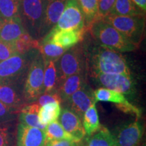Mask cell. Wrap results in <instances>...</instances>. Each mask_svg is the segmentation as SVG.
Instances as JSON below:
<instances>
[{
  "instance_id": "obj_1",
  "label": "cell",
  "mask_w": 146,
  "mask_h": 146,
  "mask_svg": "<svg viewBox=\"0 0 146 146\" xmlns=\"http://www.w3.org/2000/svg\"><path fill=\"white\" fill-rule=\"evenodd\" d=\"M93 37L102 47L118 52L135 50L138 46L124 36L118 31L102 20H96L89 26Z\"/></svg>"
},
{
  "instance_id": "obj_2",
  "label": "cell",
  "mask_w": 146,
  "mask_h": 146,
  "mask_svg": "<svg viewBox=\"0 0 146 146\" xmlns=\"http://www.w3.org/2000/svg\"><path fill=\"white\" fill-rule=\"evenodd\" d=\"M92 71L96 74H122L131 75V71L125 58L120 52L100 47L91 59Z\"/></svg>"
},
{
  "instance_id": "obj_3",
  "label": "cell",
  "mask_w": 146,
  "mask_h": 146,
  "mask_svg": "<svg viewBox=\"0 0 146 146\" xmlns=\"http://www.w3.org/2000/svg\"><path fill=\"white\" fill-rule=\"evenodd\" d=\"M102 20L112 26L137 46L141 42L145 29L144 16H118L109 14Z\"/></svg>"
},
{
  "instance_id": "obj_4",
  "label": "cell",
  "mask_w": 146,
  "mask_h": 146,
  "mask_svg": "<svg viewBox=\"0 0 146 146\" xmlns=\"http://www.w3.org/2000/svg\"><path fill=\"white\" fill-rule=\"evenodd\" d=\"M44 66L41 55H36L32 61L25 82L24 95L27 101L33 102L43 94Z\"/></svg>"
},
{
  "instance_id": "obj_5",
  "label": "cell",
  "mask_w": 146,
  "mask_h": 146,
  "mask_svg": "<svg viewBox=\"0 0 146 146\" xmlns=\"http://www.w3.org/2000/svg\"><path fill=\"white\" fill-rule=\"evenodd\" d=\"M58 74V87L68 76L81 73L83 61L81 52L77 48L70 47L55 61ZM58 89V88H57Z\"/></svg>"
},
{
  "instance_id": "obj_6",
  "label": "cell",
  "mask_w": 146,
  "mask_h": 146,
  "mask_svg": "<svg viewBox=\"0 0 146 146\" xmlns=\"http://www.w3.org/2000/svg\"><path fill=\"white\" fill-rule=\"evenodd\" d=\"M45 12V0H21V14L33 36L40 37Z\"/></svg>"
},
{
  "instance_id": "obj_7",
  "label": "cell",
  "mask_w": 146,
  "mask_h": 146,
  "mask_svg": "<svg viewBox=\"0 0 146 146\" xmlns=\"http://www.w3.org/2000/svg\"><path fill=\"white\" fill-rule=\"evenodd\" d=\"M85 28V18L78 1L66 0L62 13L56 25L52 29L70 30V29H82Z\"/></svg>"
},
{
  "instance_id": "obj_8",
  "label": "cell",
  "mask_w": 146,
  "mask_h": 146,
  "mask_svg": "<svg viewBox=\"0 0 146 146\" xmlns=\"http://www.w3.org/2000/svg\"><path fill=\"white\" fill-rule=\"evenodd\" d=\"M94 75L97 81L104 88L123 95L133 94L134 92V81L131 75L122 74H96Z\"/></svg>"
},
{
  "instance_id": "obj_9",
  "label": "cell",
  "mask_w": 146,
  "mask_h": 146,
  "mask_svg": "<svg viewBox=\"0 0 146 146\" xmlns=\"http://www.w3.org/2000/svg\"><path fill=\"white\" fill-rule=\"evenodd\" d=\"M94 98L96 102H106L114 104L118 109L127 114L136 115L137 117H139L141 111L137 107L131 104L125 95L120 94L117 91L111 89L100 87L94 91Z\"/></svg>"
},
{
  "instance_id": "obj_10",
  "label": "cell",
  "mask_w": 146,
  "mask_h": 146,
  "mask_svg": "<svg viewBox=\"0 0 146 146\" xmlns=\"http://www.w3.org/2000/svg\"><path fill=\"white\" fill-rule=\"evenodd\" d=\"M85 28L70 30H54L47 34L41 42H49L64 48L70 49L83 39Z\"/></svg>"
},
{
  "instance_id": "obj_11",
  "label": "cell",
  "mask_w": 146,
  "mask_h": 146,
  "mask_svg": "<svg viewBox=\"0 0 146 146\" xmlns=\"http://www.w3.org/2000/svg\"><path fill=\"white\" fill-rule=\"evenodd\" d=\"M66 0H45V12L40 32V37H44L51 31L64 9Z\"/></svg>"
},
{
  "instance_id": "obj_12",
  "label": "cell",
  "mask_w": 146,
  "mask_h": 146,
  "mask_svg": "<svg viewBox=\"0 0 146 146\" xmlns=\"http://www.w3.org/2000/svg\"><path fill=\"white\" fill-rule=\"evenodd\" d=\"M68 102L71 110L81 118L89 107L92 104L96 103L94 91L85 83L70 96Z\"/></svg>"
},
{
  "instance_id": "obj_13",
  "label": "cell",
  "mask_w": 146,
  "mask_h": 146,
  "mask_svg": "<svg viewBox=\"0 0 146 146\" xmlns=\"http://www.w3.org/2000/svg\"><path fill=\"white\" fill-rule=\"evenodd\" d=\"M26 54H16L8 59L0 62V83L19 76L27 67Z\"/></svg>"
},
{
  "instance_id": "obj_14",
  "label": "cell",
  "mask_w": 146,
  "mask_h": 146,
  "mask_svg": "<svg viewBox=\"0 0 146 146\" xmlns=\"http://www.w3.org/2000/svg\"><path fill=\"white\" fill-rule=\"evenodd\" d=\"M45 143L44 130L21 123L18 125L16 146H44Z\"/></svg>"
},
{
  "instance_id": "obj_15",
  "label": "cell",
  "mask_w": 146,
  "mask_h": 146,
  "mask_svg": "<svg viewBox=\"0 0 146 146\" xmlns=\"http://www.w3.org/2000/svg\"><path fill=\"white\" fill-rule=\"evenodd\" d=\"M143 126L136 121L124 125L114 137L116 146H137L143 135Z\"/></svg>"
},
{
  "instance_id": "obj_16",
  "label": "cell",
  "mask_w": 146,
  "mask_h": 146,
  "mask_svg": "<svg viewBox=\"0 0 146 146\" xmlns=\"http://www.w3.org/2000/svg\"><path fill=\"white\" fill-rule=\"evenodd\" d=\"M59 122L62 127L74 137L78 142L83 139L86 133L84 130L81 119L77 114L70 109L64 108L61 111L59 116Z\"/></svg>"
},
{
  "instance_id": "obj_17",
  "label": "cell",
  "mask_w": 146,
  "mask_h": 146,
  "mask_svg": "<svg viewBox=\"0 0 146 146\" xmlns=\"http://www.w3.org/2000/svg\"><path fill=\"white\" fill-rule=\"evenodd\" d=\"M26 32L21 16L1 20L0 23V40L13 43Z\"/></svg>"
},
{
  "instance_id": "obj_18",
  "label": "cell",
  "mask_w": 146,
  "mask_h": 146,
  "mask_svg": "<svg viewBox=\"0 0 146 146\" xmlns=\"http://www.w3.org/2000/svg\"><path fill=\"white\" fill-rule=\"evenodd\" d=\"M84 78L81 73L68 76L63 81L58 87V91L62 101L68 102L70 96L80 89L83 85Z\"/></svg>"
},
{
  "instance_id": "obj_19",
  "label": "cell",
  "mask_w": 146,
  "mask_h": 146,
  "mask_svg": "<svg viewBox=\"0 0 146 146\" xmlns=\"http://www.w3.org/2000/svg\"><path fill=\"white\" fill-rule=\"evenodd\" d=\"M40 106L36 103H33L22 109L19 116L20 123L23 125L45 130L46 126L40 124L38 118V113Z\"/></svg>"
},
{
  "instance_id": "obj_20",
  "label": "cell",
  "mask_w": 146,
  "mask_h": 146,
  "mask_svg": "<svg viewBox=\"0 0 146 146\" xmlns=\"http://www.w3.org/2000/svg\"><path fill=\"white\" fill-rule=\"evenodd\" d=\"M43 94L56 91L58 88V74L54 60L44 61Z\"/></svg>"
},
{
  "instance_id": "obj_21",
  "label": "cell",
  "mask_w": 146,
  "mask_h": 146,
  "mask_svg": "<svg viewBox=\"0 0 146 146\" xmlns=\"http://www.w3.org/2000/svg\"><path fill=\"white\" fill-rule=\"evenodd\" d=\"M61 111L60 104L58 102H52L41 106L38 113V118L40 124L47 126L52 122L57 120Z\"/></svg>"
},
{
  "instance_id": "obj_22",
  "label": "cell",
  "mask_w": 146,
  "mask_h": 146,
  "mask_svg": "<svg viewBox=\"0 0 146 146\" xmlns=\"http://www.w3.org/2000/svg\"><path fill=\"white\" fill-rule=\"evenodd\" d=\"M144 12L133 2L132 0H116L110 14L118 16H144Z\"/></svg>"
},
{
  "instance_id": "obj_23",
  "label": "cell",
  "mask_w": 146,
  "mask_h": 146,
  "mask_svg": "<svg viewBox=\"0 0 146 146\" xmlns=\"http://www.w3.org/2000/svg\"><path fill=\"white\" fill-rule=\"evenodd\" d=\"M45 142L53 141V140H70L77 142L75 138L71 135L70 133L65 131L59 121L52 122L47 125L45 129Z\"/></svg>"
},
{
  "instance_id": "obj_24",
  "label": "cell",
  "mask_w": 146,
  "mask_h": 146,
  "mask_svg": "<svg viewBox=\"0 0 146 146\" xmlns=\"http://www.w3.org/2000/svg\"><path fill=\"white\" fill-rule=\"evenodd\" d=\"M96 103L92 104L85 111L83 116V126L85 133L91 135L101 127L99 116L96 108Z\"/></svg>"
},
{
  "instance_id": "obj_25",
  "label": "cell",
  "mask_w": 146,
  "mask_h": 146,
  "mask_svg": "<svg viewBox=\"0 0 146 146\" xmlns=\"http://www.w3.org/2000/svg\"><path fill=\"white\" fill-rule=\"evenodd\" d=\"M86 146H116V144L111 133L107 129L101 127L89 136Z\"/></svg>"
},
{
  "instance_id": "obj_26",
  "label": "cell",
  "mask_w": 146,
  "mask_h": 146,
  "mask_svg": "<svg viewBox=\"0 0 146 146\" xmlns=\"http://www.w3.org/2000/svg\"><path fill=\"white\" fill-rule=\"evenodd\" d=\"M13 44L17 54H25L32 49H39L40 41L34 39V37L26 31L13 42Z\"/></svg>"
},
{
  "instance_id": "obj_27",
  "label": "cell",
  "mask_w": 146,
  "mask_h": 146,
  "mask_svg": "<svg viewBox=\"0 0 146 146\" xmlns=\"http://www.w3.org/2000/svg\"><path fill=\"white\" fill-rule=\"evenodd\" d=\"M38 50L44 61H56L68 49L64 48L49 42H40V45Z\"/></svg>"
},
{
  "instance_id": "obj_28",
  "label": "cell",
  "mask_w": 146,
  "mask_h": 146,
  "mask_svg": "<svg viewBox=\"0 0 146 146\" xmlns=\"http://www.w3.org/2000/svg\"><path fill=\"white\" fill-rule=\"evenodd\" d=\"M0 102L8 107L14 108L20 104L19 97L12 87L5 83H0Z\"/></svg>"
},
{
  "instance_id": "obj_29",
  "label": "cell",
  "mask_w": 146,
  "mask_h": 146,
  "mask_svg": "<svg viewBox=\"0 0 146 146\" xmlns=\"http://www.w3.org/2000/svg\"><path fill=\"white\" fill-rule=\"evenodd\" d=\"M21 0H0V18L8 19L21 16Z\"/></svg>"
},
{
  "instance_id": "obj_30",
  "label": "cell",
  "mask_w": 146,
  "mask_h": 146,
  "mask_svg": "<svg viewBox=\"0 0 146 146\" xmlns=\"http://www.w3.org/2000/svg\"><path fill=\"white\" fill-rule=\"evenodd\" d=\"M88 27L98 19V0H77Z\"/></svg>"
},
{
  "instance_id": "obj_31",
  "label": "cell",
  "mask_w": 146,
  "mask_h": 146,
  "mask_svg": "<svg viewBox=\"0 0 146 146\" xmlns=\"http://www.w3.org/2000/svg\"><path fill=\"white\" fill-rule=\"evenodd\" d=\"M36 100L37 102L36 103L39 106L40 108L47 104L52 103V102H58L60 104L63 102L58 91L57 92L53 91L51 93H44Z\"/></svg>"
},
{
  "instance_id": "obj_32",
  "label": "cell",
  "mask_w": 146,
  "mask_h": 146,
  "mask_svg": "<svg viewBox=\"0 0 146 146\" xmlns=\"http://www.w3.org/2000/svg\"><path fill=\"white\" fill-rule=\"evenodd\" d=\"M116 0H98V19L102 20L110 13Z\"/></svg>"
},
{
  "instance_id": "obj_33",
  "label": "cell",
  "mask_w": 146,
  "mask_h": 146,
  "mask_svg": "<svg viewBox=\"0 0 146 146\" xmlns=\"http://www.w3.org/2000/svg\"><path fill=\"white\" fill-rule=\"evenodd\" d=\"M16 54L13 43H8L0 40V62L8 59Z\"/></svg>"
},
{
  "instance_id": "obj_34",
  "label": "cell",
  "mask_w": 146,
  "mask_h": 146,
  "mask_svg": "<svg viewBox=\"0 0 146 146\" xmlns=\"http://www.w3.org/2000/svg\"><path fill=\"white\" fill-rule=\"evenodd\" d=\"M10 133L8 127H0V146H10Z\"/></svg>"
},
{
  "instance_id": "obj_35",
  "label": "cell",
  "mask_w": 146,
  "mask_h": 146,
  "mask_svg": "<svg viewBox=\"0 0 146 146\" xmlns=\"http://www.w3.org/2000/svg\"><path fill=\"white\" fill-rule=\"evenodd\" d=\"M44 146H76V142L70 140H53L45 142Z\"/></svg>"
},
{
  "instance_id": "obj_36",
  "label": "cell",
  "mask_w": 146,
  "mask_h": 146,
  "mask_svg": "<svg viewBox=\"0 0 146 146\" xmlns=\"http://www.w3.org/2000/svg\"><path fill=\"white\" fill-rule=\"evenodd\" d=\"M132 1L143 12H145L146 0H132Z\"/></svg>"
},
{
  "instance_id": "obj_37",
  "label": "cell",
  "mask_w": 146,
  "mask_h": 146,
  "mask_svg": "<svg viewBox=\"0 0 146 146\" xmlns=\"http://www.w3.org/2000/svg\"><path fill=\"white\" fill-rule=\"evenodd\" d=\"M10 108L8 107H7L6 106L0 102V117L6 114L8 112Z\"/></svg>"
},
{
  "instance_id": "obj_38",
  "label": "cell",
  "mask_w": 146,
  "mask_h": 146,
  "mask_svg": "<svg viewBox=\"0 0 146 146\" xmlns=\"http://www.w3.org/2000/svg\"><path fill=\"white\" fill-rule=\"evenodd\" d=\"M1 20H2V19H1V18H0V23H1Z\"/></svg>"
}]
</instances>
